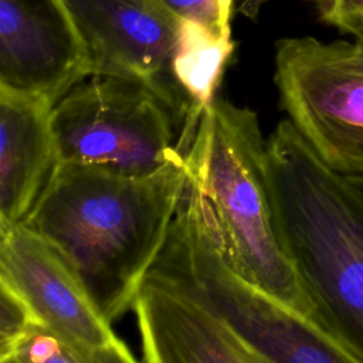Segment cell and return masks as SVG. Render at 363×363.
I'll return each instance as SVG.
<instances>
[{
    "label": "cell",
    "instance_id": "cell-1",
    "mask_svg": "<svg viewBox=\"0 0 363 363\" xmlns=\"http://www.w3.org/2000/svg\"><path fill=\"white\" fill-rule=\"evenodd\" d=\"M187 180L186 156L146 176L58 163L23 224L67 257L112 323L163 250Z\"/></svg>",
    "mask_w": 363,
    "mask_h": 363
},
{
    "label": "cell",
    "instance_id": "cell-2",
    "mask_svg": "<svg viewBox=\"0 0 363 363\" xmlns=\"http://www.w3.org/2000/svg\"><path fill=\"white\" fill-rule=\"evenodd\" d=\"M267 184L281 244L322 326L363 363V220L347 179L284 119L267 140Z\"/></svg>",
    "mask_w": 363,
    "mask_h": 363
},
{
    "label": "cell",
    "instance_id": "cell-3",
    "mask_svg": "<svg viewBox=\"0 0 363 363\" xmlns=\"http://www.w3.org/2000/svg\"><path fill=\"white\" fill-rule=\"evenodd\" d=\"M186 162L235 269L322 326L277 231L267 184V142L257 113L216 96L203 111Z\"/></svg>",
    "mask_w": 363,
    "mask_h": 363
},
{
    "label": "cell",
    "instance_id": "cell-4",
    "mask_svg": "<svg viewBox=\"0 0 363 363\" xmlns=\"http://www.w3.org/2000/svg\"><path fill=\"white\" fill-rule=\"evenodd\" d=\"M149 272L211 311L264 362L356 363L328 330L235 269L213 210L190 174L166 244Z\"/></svg>",
    "mask_w": 363,
    "mask_h": 363
},
{
    "label": "cell",
    "instance_id": "cell-5",
    "mask_svg": "<svg viewBox=\"0 0 363 363\" xmlns=\"http://www.w3.org/2000/svg\"><path fill=\"white\" fill-rule=\"evenodd\" d=\"M176 119L143 82L92 75L54 105L51 129L60 163L146 176L186 156L173 143Z\"/></svg>",
    "mask_w": 363,
    "mask_h": 363
},
{
    "label": "cell",
    "instance_id": "cell-6",
    "mask_svg": "<svg viewBox=\"0 0 363 363\" xmlns=\"http://www.w3.org/2000/svg\"><path fill=\"white\" fill-rule=\"evenodd\" d=\"M281 108L322 162L363 177V65L352 41L285 37L275 44Z\"/></svg>",
    "mask_w": 363,
    "mask_h": 363
},
{
    "label": "cell",
    "instance_id": "cell-7",
    "mask_svg": "<svg viewBox=\"0 0 363 363\" xmlns=\"http://www.w3.org/2000/svg\"><path fill=\"white\" fill-rule=\"evenodd\" d=\"M0 277L30 302L44 326L86 363H133L67 257L24 224L0 231Z\"/></svg>",
    "mask_w": 363,
    "mask_h": 363
},
{
    "label": "cell",
    "instance_id": "cell-8",
    "mask_svg": "<svg viewBox=\"0 0 363 363\" xmlns=\"http://www.w3.org/2000/svg\"><path fill=\"white\" fill-rule=\"evenodd\" d=\"M65 1L88 45L92 75L143 82L184 123L190 102L170 69L182 20L162 0Z\"/></svg>",
    "mask_w": 363,
    "mask_h": 363
},
{
    "label": "cell",
    "instance_id": "cell-9",
    "mask_svg": "<svg viewBox=\"0 0 363 363\" xmlns=\"http://www.w3.org/2000/svg\"><path fill=\"white\" fill-rule=\"evenodd\" d=\"M92 75L65 0H0V86L54 105Z\"/></svg>",
    "mask_w": 363,
    "mask_h": 363
},
{
    "label": "cell",
    "instance_id": "cell-10",
    "mask_svg": "<svg viewBox=\"0 0 363 363\" xmlns=\"http://www.w3.org/2000/svg\"><path fill=\"white\" fill-rule=\"evenodd\" d=\"M132 309L149 363H259L264 359L200 302L147 272Z\"/></svg>",
    "mask_w": 363,
    "mask_h": 363
},
{
    "label": "cell",
    "instance_id": "cell-11",
    "mask_svg": "<svg viewBox=\"0 0 363 363\" xmlns=\"http://www.w3.org/2000/svg\"><path fill=\"white\" fill-rule=\"evenodd\" d=\"M51 111L41 98L0 86V231L26 221L60 163Z\"/></svg>",
    "mask_w": 363,
    "mask_h": 363
},
{
    "label": "cell",
    "instance_id": "cell-12",
    "mask_svg": "<svg viewBox=\"0 0 363 363\" xmlns=\"http://www.w3.org/2000/svg\"><path fill=\"white\" fill-rule=\"evenodd\" d=\"M233 50L231 35L217 34L191 20H182L170 69L190 102V112L177 139L184 152L193 140L203 111L216 98Z\"/></svg>",
    "mask_w": 363,
    "mask_h": 363
},
{
    "label": "cell",
    "instance_id": "cell-13",
    "mask_svg": "<svg viewBox=\"0 0 363 363\" xmlns=\"http://www.w3.org/2000/svg\"><path fill=\"white\" fill-rule=\"evenodd\" d=\"M40 325L43 322L30 302L0 277V363H11L23 339Z\"/></svg>",
    "mask_w": 363,
    "mask_h": 363
},
{
    "label": "cell",
    "instance_id": "cell-14",
    "mask_svg": "<svg viewBox=\"0 0 363 363\" xmlns=\"http://www.w3.org/2000/svg\"><path fill=\"white\" fill-rule=\"evenodd\" d=\"M11 363H86L61 336L44 325L33 329L17 347Z\"/></svg>",
    "mask_w": 363,
    "mask_h": 363
},
{
    "label": "cell",
    "instance_id": "cell-15",
    "mask_svg": "<svg viewBox=\"0 0 363 363\" xmlns=\"http://www.w3.org/2000/svg\"><path fill=\"white\" fill-rule=\"evenodd\" d=\"M180 20H191L211 31L231 35L233 0H162Z\"/></svg>",
    "mask_w": 363,
    "mask_h": 363
},
{
    "label": "cell",
    "instance_id": "cell-16",
    "mask_svg": "<svg viewBox=\"0 0 363 363\" xmlns=\"http://www.w3.org/2000/svg\"><path fill=\"white\" fill-rule=\"evenodd\" d=\"M322 23L353 35L363 17V0H313Z\"/></svg>",
    "mask_w": 363,
    "mask_h": 363
},
{
    "label": "cell",
    "instance_id": "cell-17",
    "mask_svg": "<svg viewBox=\"0 0 363 363\" xmlns=\"http://www.w3.org/2000/svg\"><path fill=\"white\" fill-rule=\"evenodd\" d=\"M353 41H352V51L354 58L357 60V62L360 65H363V30L359 31L357 34L352 35Z\"/></svg>",
    "mask_w": 363,
    "mask_h": 363
},
{
    "label": "cell",
    "instance_id": "cell-18",
    "mask_svg": "<svg viewBox=\"0 0 363 363\" xmlns=\"http://www.w3.org/2000/svg\"><path fill=\"white\" fill-rule=\"evenodd\" d=\"M347 179V177H346ZM349 184L354 190V193L363 200V177H354V179H347Z\"/></svg>",
    "mask_w": 363,
    "mask_h": 363
},
{
    "label": "cell",
    "instance_id": "cell-19",
    "mask_svg": "<svg viewBox=\"0 0 363 363\" xmlns=\"http://www.w3.org/2000/svg\"><path fill=\"white\" fill-rule=\"evenodd\" d=\"M352 187V186H350ZM353 190V189H352ZM353 193H354V190H353ZM354 199H356V204H357V208H359V213H360V216H362V220H363V200L354 193Z\"/></svg>",
    "mask_w": 363,
    "mask_h": 363
},
{
    "label": "cell",
    "instance_id": "cell-20",
    "mask_svg": "<svg viewBox=\"0 0 363 363\" xmlns=\"http://www.w3.org/2000/svg\"><path fill=\"white\" fill-rule=\"evenodd\" d=\"M362 30H363V17H362V20H360V24H359V28H357V31H356L354 34H357V33H359V31H362ZM354 34H353V35H354Z\"/></svg>",
    "mask_w": 363,
    "mask_h": 363
}]
</instances>
